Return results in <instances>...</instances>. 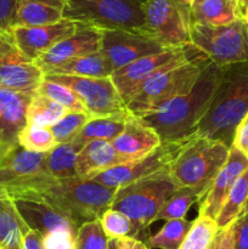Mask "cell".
Segmentation results:
<instances>
[{
	"instance_id": "cell-10",
	"label": "cell",
	"mask_w": 248,
	"mask_h": 249,
	"mask_svg": "<svg viewBox=\"0 0 248 249\" xmlns=\"http://www.w3.org/2000/svg\"><path fill=\"white\" fill-rule=\"evenodd\" d=\"M194 136L195 134L187 138L177 139V140L162 141V143L155 151L146 155L145 157L105 170L90 180L99 182L102 186L118 190L143 178L163 172L169 168L173 160L179 156L182 148L189 143V141Z\"/></svg>"
},
{
	"instance_id": "cell-36",
	"label": "cell",
	"mask_w": 248,
	"mask_h": 249,
	"mask_svg": "<svg viewBox=\"0 0 248 249\" xmlns=\"http://www.w3.org/2000/svg\"><path fill=\"white\" fill-rule=\"evenodd\" d=\"M18 143L26 150L40 153L49 152L58 145L50 128H40L35 125H26V128L19 133Z\"/></svg>"
},
{
	"instance_id": "cell-9",
	"label": "cell",
	"mask_w": 248,
	"mask_h": 249,
	"mask_svg": "<svg viewBox=\"0 0 248 249\" xmlns=\"http://www.w3.org/2000/svg\"><path fill=\"white\" fill-rule=\"evenodd\" d=\"M190 41L220 67L248 62V27L241 19L226 26L191 23Z\"/></svg>"
},
{
	"instance_id": "cell-49",
	"label": "cell",
	"mask_w": 248,
	"mask_h": 249,
	"mask_svg": "<svg viewBox=\"0 0 248 249\" xmlns=\"http://www.w3.org/2000/svg\"><path fill=\"white\" fill-rule=\"evenodd\" d=\"M242 21L245 22V23H246V26L248 27V11H247V14L245 15V17H243V18H242Z\"/></svg>"
},
{
	"instance_id": "cell-41",
	"label": "cell",
	"mask_w": 248,
	"mask_h": 249,
	"mask_svg": "<svg viewBox=\"0 0 248 249\" xmlns=\"http://www.w3.org/2000/svg\"><path fill=\"white\" fill-rule=\"evenodd\" d=\"M235 249H248V215L242 214L235 221Z\"/></svg>"
},
{
	"instance_id": "cell-13",
	"label": "cell",
	"mask_w": 248,
	"mask_h": 249,
	"mask_svg": "<svg viewBox=\"0 0 248 249\" xmlns=\"http://www.w3.org/2000/svg\"><path fill=\"white\" fill-rule=\"evenodd\" d=\"M43 80V71L21 53L10 29H0V88L34 96Z\"/></svg>"
},
{
	"instance_id": "cell-31",
	"label": "cell",
	"mask_w": 248,
	"mask_h": 249,
	"mask_svg": "<svg viewBox=\"0 0 248 249\" xmlns=\"http://www.w3.org/2000/svg\"><path fill=\"white\" fill-rule=\"evenodd\" d=\"M102 231L108 240H119L124 237L136 238L142 241L140 231L136 229L128 216L116 209H107L99 220Z\"/></svg>"
},
{
	"instance_id": "cell-48",
	"label": "cell",
	"mask_w": 248,
	"mask_h": 249,
	"mask_svg": "<svg viewBox=\"0 0 248 249\" xmlns=\"http://www.w3.org/2000/svg\"><path fill=\"white\" fill-rule=\"evenodd\" d=\"M108 249H117L116 240H109V242H108Z\"/></svg>"
},
{
	"instance_id": "cell-7",
	"label": "cell",
	"mask_w": 248,
	"mask_h": 249,
	"mask_svg": "<svg viewBox=\"0 0 248 249\" xmlns=\"http://www.w3.org/2000/svg\"><path fill=\"white\" fill-rule=\"evenodd\" d=\"M46 153L15 148L0 164V199H31L53 186L57 179L49 174Z\"/></svg>"
},
{
	"instance_id": "cell-11",
	"label": "cell",
	"mask_w": 248,
	"mask_h": 249,
	"mask_svg": "<svg viewBox=\"0 0 248 249\" xmlns=\"http://www.w3.org/2000/svg\"><path fill=\"white\" fill-rule=\"evenodd\" d=\"M146 33L165 49L181 48L190 44L189 9L175 0H146Z\"/></svg>"
},
{
	"instance_id": "cell-32",
	"label": "cell",
	"mask_w": 248,
	"mask_h": 249,
	"mask_svg": "<svg viewBox=\"0 0 248 249\" xmlns=\"http://www.w3.org/2000/svg\"><path fill=\"white\" fill-rule=\"evenodd\" d=\"M218 233L219 229L215 220L198 215L192 221L191 229L179 249H211Z\"/></svg>"
},
{
	"instance_id": "cell-33",
	"label": "cell",
	"mask_w": 248,
	"mask_h": 249,
	"mask_svg": "<svg viewBox=\"0 0 248 249\" xmlns=\"http://www.w3.org/2000/svg\"><path fill=\"white\" fill-rule=\"evenodd\" d=\"M195 203H199V196L196 192L191 189H177L160 207L155 221L184 219L190 207Z\"/></svg>"
},
{
	"instance_id": "cell-46",
	"label": "cell",
	"mask_w": 248,
	"mask_h": 249,
	"mask_svg": "<svg viewBox=\"0 0 248 249\" xmlns=\"http://www.w3.org/2000/svg\"><path fill=\"white\" fill-rule=\"evenodd\" d=\"M236 9H237L238 18L242 21V18L248 11V0H236Z\"/></svg>"
},
{
	"instance_id": "cell-20",
	"label": "cell",
	"mask_w": 248,
	"mask_h": 249,
	"mask_svg": "<svg viewBox=\"0 0 248 249\" xmlns=\"http://www.w3.org/2000/svg\"><path fill=\"white\" fill-rule=\"evenodd\" d=\"M17 211L31 230L38 232L41 237L53 232L78 233V228L70 218L51 206L43 197L14 201Z\"/></svg>"
},
{
	"instance_id": "cell-1",
	"label": "cell",
	"mask_w": 248,
	"mask_h": 249,
	"mask_svg": "<svg viewBox=\"0 0 248 249\" xmlns=\"http://www.w3.org/2000/svg\"><path fill=\"white\" fill-rule=\"evenodd\" d=\"M220 71V66L209 62L189 92L170 100L140 119L152 128L162 141L177 140L196 134L213 101Z\"/></svg>"
},
{
	"instance_id": "cell-2",
	"label": "cell",
	"mask_w": 248,
	"mask_h": 249,
	"mask_svg": "<svg viewBox=\"0 0 248 249\" xmlns=\"http://www.w3.org/2000/svg\"><path fill=\"white\" fill-rule=\"evenodd\" d=\"M248 114V62L223 66L208 112L196 134L232 146L236 129Z\"/></svg>"
},
{
	"instance_id": "cell-44",
	"label": "cell",
	"mask_w": 248,
	"mask_h": 249,
	"mask_svg": "<svg viewBox=\"0 0 248 249\" xmlns=\"http://www.w3.org/2000/svg\"><path fill=\"white\" fill-rule=\"evenodd\" d=\"M22 249H44L43 248V237L38 232L29 230L23 236L22 241Z\"/></svg>"
},
{
	"instance_id": "cell-23",
	"label": "cell",
	"mask_w": 248,
	"mask_h": 249,
	"mask_svg": "<svg viewBox=\"0 0 248 249\" xmlns=\"http://www.w3.org/2000/svg\"><path fill=\"white\" fill-rule=\"evenodd\" d=\"M66 5L67 0H18L12 27L57 23L65 18Z\"/></svg>"
},
{
	"instance_id": "cell-24",
	"label": "cell",
	"mask_w": 248,
	"mask_h": 249,
	"mask_svg": "<svg viewBox=\"0 0 248 249\" xmlns=\"http://www.w3.org/2000/svg\"><path fill=\"white\" fill-rule=\"evenodd\" d=\"M191 23L226 26L237 21L236 0H194L189 7Z\"/></svg>"
},
{
	"instance_id": "cell-35",
	"label": "cell",
	"mask_w": 248,
	"mask_h": 249,
	"mask_svg": "<svg viewBox=\"0 0 248 249\" xmlns=\"http://www.w3.org/2000/svg\"><path fill=\"white\" fill-rule=\"evenodd\" d=\"M36 94L44 95V96L49 97V99L53 100L61 106L65 107L68 112H77V113H88L87 108L83 105V102L78 99L77 95L70 89V88L65 87L62 84L53 82L44 78L41 82L40 87H39ZM89 114V113H88Z\"/></svg>"
},
{
	"instance_id": "cell-3",
	"label": "cell",
	"mask_w": 248,
	"mask_h": 249,
	"mask_svg": "<svg viewBox=\"0 0 248 249\" xmlns=\"http://www.w3.org/2000/svg\"><path fill=\"white\" fill-rule=\"evenodd\" d=\"M209 62L212 61L191 44L186 53L170 61L141 85L133 99L126 104L128 109L131 114L140 118L170 100L186 94Z\"/></svg>"
},
{
	"instance_id": "cell-27",
	"label": "cell",
	"mask_w": 248,
	"mask_h": 249,
	"mask_svg": "<svg viewBox=\"0 0 248 249\" xmlns=\"http://www.w3.org/2000/svg\"><path fill=\"white\" fill-rule=\"evenodd\" d=\"M113 68L111 67L102 53H95L82 56L55 68L45 75H70L79 78H107L112 77Z\"/></svg>"
},
{
	"instance_id": "cell-28",
	"label": "cell",
	"mask_w": 248,
	"mask_h": 249,
	"mask_svg": "<svg viewBox=\"0 0 248 249\" xmlns=\"http://www.w3.org/2000/svg\"><path fill=\"white\" fill-rule=\"evenodd\" d=\"M248 201V168L236 180L232 189L229 192L215 223L219 231L232 225L243 214Z\"/></svg>"
},
{
	"instance_id": "cell-18",
	"label": "cell",
	"mask_w": 248,
	"mask_h": 249,
	"mask_svg": "<svg viewBox=\"0 0 248 249\" xmlns=\"http://www.w3.org/2000/svg\"><path fill=\"white\" fill-rule=\"evenodd\" d=\"M33 96L0 88V164L18 147V135L27 125V109Z\"/></svg>"
},
{
	"instance_id": "cell-45",
	"label": "cell",
	"mask_w": 248,
	"mask_h": 249,
	"mask_svg": "<svg viewBox=\"0 0 248 249\" xmlns=\"http://www.w3.org/2000/svg\"><path fill=\"white\" fill-rule=\"evenodd\" d=\"M116 245L117 249H150L147 243L131 237H124L116 240Z\"/></svg>"
},
{
	"instance_id": "cell-30",
	"label": "cell",
	"mask_w": 248,
	"mask_h": 249,
	"mask_svg": "<svg viewBox=\"0 0 248 249\" xmlns=\"http://www.w3.org/2000/svg\"><path fill=\"white\" fill-rule=\"evenodd\" d=\"M78 151L72 146V143H58L51 151L46 152L45 165L49 174L55 179H72L77 178Z\"/></svg>"
},
{
	"instance_id": "cell-6",
	"label": "cell",
	"mask_w": 248,
	"mask_h": 249,
	"mask_svg": "<svg viewBox=\"0 0 248 249\" xmlns=\"http://www.w3.org/2000/svg\"><path fill=\"white\" fill-rule=\"evenodd\" d=\"M116 190L102 186L92 180L79 178L58 180L40 196L70 218L78 228L85 223L99 221L111 208Z\"/></svg>"
},
{
	"instance_id": "cell-38",
	"label": "cell",
	"mask_w": 248,
	"mask_h": 249,
	"mask_svg": "<svg viewBox=\"0 0 248 249\" xmlns=\"http://www.w3.org/2000/svg\"><path fill=\"white\" fill-rule=\"evenodd\" d=\"M108 242L99 221L83 224L78 230L77 249H108Z\"/></svg>"
},
{
	"instance_id": "cell-4",
	"label": "cell",
	"mask_w": 248,
	"mask_h": 249,
	"mask_svg": "<svg viewBox=\"0 0 248 249\" xmlns=\"http://www.w3.org/2000/svg\"><path fill=\"white\" fill-rule=\"evenodd\" d=\"M229 150L220 141L195 134L169 165L170 178L179 189L196 192L201 202L228 160Z\"/></svg>"
},
{
	"instance_id": "cell-50",
	"label": "cell",
	"mask_w": 248,
	"mask_h": 249,
	"mask_svg": "<svg viewBox=\"0 0 248 249\" xmlns=\"http://www.w3.org/2000/svg\"><path fill=\"white\" fill-rule=\"evenodd\" d=\"M243 214H246V215H248V201H247V204H246L245 211H243Z\"/></svg>"
},
{
	"instance_id": "cell-39",
	"label": "cell",
	"mask_w": 248,
	"mask_h": 249,
	"mask_svg": "<svg viewBox=\"0 0 248 249\" xmlns=\"http://www.w3.org/2000/svg\"><path fill=\"white\" fill-rule=\"evenodd\" d=\"M77 235L78 233L53 232L43 237L44 249H77Z\"/></svg>"
},
{
	"instance_id": "cell-22",
	"label": "cell",
	"mask_w": 248,
	"mask_h": 249,
	"mask_svg": "<svg viewBox=\"0 0 248 249\" xmlns=\"http://www.w3.org/2000/svg\"><path fill=\"white\" fill-rule=\"evenodd\" d=\"M129 163L122 157L111 141L94 140L79 151L77 157V178L90 180L100 173Z\"/></svg>"
},
{
	"instance_id": "cell-17",
	"label": "cell",
	"mask_w": 248,
	"mask_h": 249,
	"mask_svg": "<svg viewBox=\"0 0 248 249\" xmlns=\"http://www.w3.org/2000/svg\"><path fill=\"white\" fill-rule=\"evenodd\" d=\"M79 24V23H78ZM101 48V31L79 24L74 34L60 41L35 61L44 75L55 68L82 56L99 53Z\"/></svg>"
},
{
	"instance_id": "cell-15",
	"label": "cell",
	"mask_w": 248,
	"mask_h": 249,
	"mask_svg": "<svg viewBox=\"0 0 248 249\" xmlns=\"http://www.w3.org/2000/svg\"><path fill=\"white\" fill-rule=\"evenodd\" d=\"M190 45H191V43L181 46V48L167 49L162 53L145 56V57L139 58V60L114 71L111 78L125 104H128L133 99L136 91L140 89L141 85L148 78H151L155 73L162 70L170 61L186 53Z\"/></svg>"
},
{
	"instance_id": "cell-34",
	"label": "cell",
	"mask_w": 248,
	"mask_h": 249,
	"mask_svg": "<svg viewBox=\"0 0 248 249\" xmlns=\"http://www.w3.org/2000/svg\"><path fill=\"white\" fill-rule=\"evenodd\" d=\"M191 225V221L185 219L168 220L156 235L150 236L148 246L158 249H179Z\"/></svg>"
},
{
	"instance_id": "cell-25",
	"label": "cell",
	"mask_w": 248,
	"mask_h": 249,
	"mask_svg": "<svg viewBox=\"0 0 248 249\" xmlns=\"http://www.w3.org/2000/svg\"><path fill=\"white\" fill-rule=\"evenodd\" d=\"M31 229L11 199H0V249H22V241Z\"/></svg>"
},
{
	"instance_id": "cell-51",
	"label": "cell",
	"mask_w": 248,
	"mask_h": 249,
	"mask_svg": "<svg viewBox=\"0 0 248 249\" xmlns=\"http://www.w3.org/2000/svg\"><path fill=\"white\" fill-rule=\"evenodd\" d=\"M211 249H216V238H215V240H214V242H213V245H212Z\"/></svg>"
},
{
	"instance_id": "cell-21",
	"label": "cell",
	"mask_w": 248,
	"mask_h": 249,
	"mask_svg": "<svg viewBox=\"0 0 248 249\" xmlns=\"http://www.w3.org/2000/svg\"><path fill=\"white\" fill-rule=\"evenodd\" d=\"M111 143L130 163L155 151L162 143V139L139 117L129 114L124 122L123 131Z\"/></svg>"
},
{
	"instance_id": "cell-37",
	"label": "cell",
	"mask_w": 248,
	"mask_h": 249,
	"mask_svg": "<svg viewBox=\"0 0 248 249\" xmlns=\"http://www.w3.org/2000/svg\"><path fill=\"white\" fill-rule=\"evenodd\" d=\"M91 117L88 113H77V112H68L63 116L55 125L50 128L51 133L55 136L57 143L72 142L75 136L80 133L83 126L90 121Z\"/></svg>"
},
{
	"instance_id": "cell-5",
	"label": "cell",
	"mask_w": 248,
	"mask_h": 249,
	"mask_svg": "<svg viewBox=\"0 0 248 249\" xmlns=\"http://www.w3.org/2000/svg\"><path fill=\"white\" fill-rule=\"evenodd\" d=\"M177 189L168 168L116 190L111 208L128 216L146 243L150 238L148 228L155 223L158 211Z\"/></svg>"
},
{
	"instance_id": "cell-12",
	"label": "cell",
	"mask_w": 248,
	"mask_h": 249,
	"mask_svg": "<svg viewBox=\"0 0 248 249\" xmlns=\"http://www.w3.org/2000/svg\"><path fill=\"white\" fill-rule=\"evenodd\" d=\"M45 79L70 88L94 118L130 114L111 77L79 78L70 75H44Z\"/></svg>"
},
{
	"instance_id": "cell-14",
	"label": "cell",
	"mask_w": 248,
	"mask_h": 249,
	"mask_svg": "<svg viewBox=\"0 0 248 249\" xmlns=\"http://www.w3.org/2000/svg\"><path fill=\"white\" fill-rule=\"evenodd\" d=\"M167 50L147 33L131 31H101L102 53L113 71L145 56Z\"/></svg>"
},
{
	"instance_id": "cell-29",
	"label": "cell",
	"mask_w": 248,
	"mask_h": 249,
	"mask_svg": "<svg viewBox=\"0 0 248 249\" xmlns=\"http://www.w3.org/2000/svg\"><path fill=\"white\" fill-rule=\"evenodd\" d=\"M67 113V109L56 101L44 95L35 94L31 99L27 109V125L51 128Z\"/></svg>"
},
{
	"instance_id": "cell-42",
	"label": "cell",
	"mask_w": 248,
	"mask_h": 249,
	"mask_svg": "<svg viewBox=\"0 0 248 249\" xmlns=\"http://www.w3.org/2000/svg\"><path fill=\"white\" fill-rule=\"evenodd\" d=\"M232 146L248 158V114L242 119L236 129Z\"/></svg>"
},
{
	"instance_id": "cell-47",
	"label": "cell",
	"mask_w": 248,
	"mask_h": 249,
	"mask_svg": "<svg viewBox=\"0 0 248 249\" xmlns=\"http://www.w3.org/2000/svg\"><path fill=\"white\" fill-rule=\"evenodd\" d=\"M175 1L179 2V4L182 5V6H185V7H187V9H189V7L191 6V4H192V1H194V0H175Z\"/></svg>"
},
{
	"instance_id": "cell-40",
	"label": "cell",
	"mask_w": 248,
	"mask_h": 249,
	"mask_svg": "<svg viewBox=\"0 0 248 249\" xmlns=\"http://www.w3.org/2000/svg\"><path fill=\"white\" fill-rule=\"evenodd\" d=\"M18 0H0V29L9 31L14 24Z\"/></svg>"
},
{
	"instance_id": "cell-16",
	"label": "cell",
	"mask_w": 248,
	"mask_h": 249,
	"mask_svg": "<svg viewBox=\"0 0 248 249\" xmlns=\"http://www.w3.org/2000/svg\"><path fill=\"white\" fill-rule=\"evenodd\" d=\"M79 24L63 18L53 24L10 28L15 44L28 60L35 62L53 46L75 33Z\"/></svg>"
},
{
	"instance_id": "cell-8",
	"label": "cell",
	"mask_w": 248,
	"mask_h": 249,
	"mask_svg": "<svg viewBox=\"0 0 248 249\" xmlns=\"http://www.w3.org/2000/svg\"><path fill=\"white\" fill-rule=\"evenodd\" d=\"M146 0H67L65 18L100 31L146 33Z\"/></svg>"
},
{
	"instance_id": "cell-19",
	"label": "cell",
	"mask_w": 248,
	"mask_h": 249,
	"mask_svg": "<svg viewBox=\"0 0 248 249\" xmlns=\"http://www.w3.org/2000/svg\"><path fill=\"white\" fill-rule=\"evenodd\" d=\"M247 168L248 158L237 148L231 146L228 160L214 178L209 191L199 202V215L215 220L233 184Z\"/></svg>"
},
{
	"instance_id": "cell-43",
	"label": "cell",
	"mask_w": 248,
	"mask_h": 249,
	"mask_svg": "<svg viewBox=\"0 0 248 249\" xmlns=\"http://www.w3.org/2000/svg\"><path fill=\"white\" fill-rule=\"evenodd\" d=\"M233 235H235V223L229 228L219 231L216 236V249H235Z\"/></svg>"
},
{
	"instance_id": "cell-26",
	"label": "cell",
	"mask_w": 248,
	"mask_h": 249,
	"mask_svg": "<svg viewBox=\"0 0 248 249\" xmlns=\"http://www.w3.org/2000/svg\"><path fill=\"white\" fill-rule=\"evenodd\" d=\"M131 114V113H130ZM126 116H113L106 118H91L72 141V146L79 152L83 147L94 140L112 141L124 129Z\"/></svg>"
}]
</instances>
